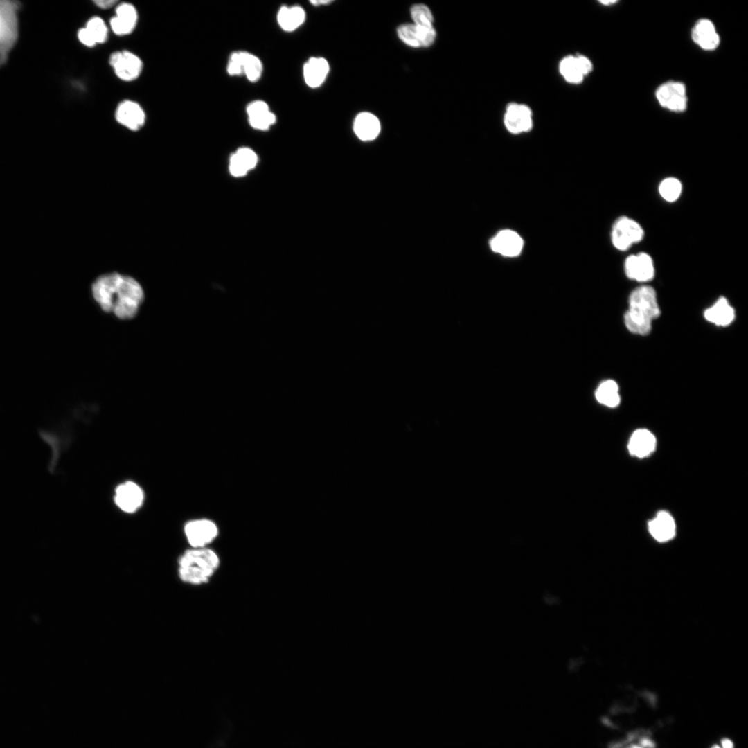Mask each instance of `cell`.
Returning <instances> with one entry per match:
<instances>
[{
    "mask_svg": "<svg viewBox=\"0 0 748 748\" xmlns=\"http://www.w3.org/2000/svg\"><path fill=\"white\" fill-rule=\"evenodd\" d=\"M93 299L101 309L121 319L136 315L144 299L139 283L131 276L116 272L105 274L92 284Z\"/></svg>",
    "mask_w": 748,
    "mask_h": 748,
    "instance_id": "6da1fadb",
    "label": "cell"
},
{
    "mask_svg": "<svg viewBox=\"0 0 748 748\" xmlns=\"http://www.w3.org/2000/svg\"><path fill=\"white\" fill-rule=\"evenodd\" d=\"M220 566V556L209 546L190 547L177 559V575L184 584L200 586L211 580Z\"/></svg>",
    "mask_w": 748,
    "mask_h": 748,
    "instance_id": "7a4b0ae2",
    "label": "cell"
},
{
    "mask_svg": "<svg viewBox=\"0 0 748 748\" xmlns=\"http://www.w3.org/2000/svg\"><path fill=\"white\" fill-rule=\"evenodd\" d=\"M628 304V309L624 315L626 328L634 334L648 335L651 330L653 320L660 315L654 289L649 285L636 287L631 292Z\"/></svg>",
    "mask_w": 748,
    "mask_h": 748,
    "instance_id": "3957f363",
    "label": "cell"
},
{
    "mask_svg": "<svg viewBox=\"0 0 748 748\" xmlns=\"http://www.w3.org/2000/svg\"><path fill=\"white\" fill-rule=\"evenodd\" d=\"M21 9V3L18 1L0 0V67L6 64L17 44Z\"/></svg>",
    "mask_w": 748,
    "mask_h": 748,
    "instance_id": "277c9868",
    "label": "cell"
},
{
    "mask_svg": "<svg viewBox=\"0 0 748 748\" xmlns=\"http://www.w3.org/2000/svg\"><path fill=\"white\" fill-rule=\"evenodd\" d=\"M184 533L190 547H208L219 536L217 523L206 517L188 521L184 526Z\"/></svg>",
    "mask_w": 748,
    "mask_h": 748,
    "instance_id": "5b68a950",
    "label": "cell"
},
{
    "mask_svg": "<svg viewBox=\"0 0 748 748\" xmlns=\"http://www.w3.org/2000/svg\"><path fill=\"white\" fill-rule=\"evenodd\" d=\"M643 235V229L637 222L627 216H621L614 223L611 239L617 249L625 251L633 244L640 242Z\"/></svg>",
    "mask_w": 748,
    "mask_h": 748,
    "instance_id": "8992f818",
    "label": "cell"
},
{
    "mask_svg": "<svg viewBox=\"0 0 748 748\" xmlns=\"http://www.w3.org/2000/svg\"><path fill=\"white\" fill-rule=\"evenodd\" d=\"M109 63L116 75L125 82L138 78L143 70L142 60L128 51H115L109 58Z\"/></svg>",
    "mask_w": 748,
    "mask_h": 748,
    "instance_id": "52a82bcc",
    "label": "cell"
},
{
    "mask_svg": "<svg viewBox=\"0 0 748 748\" xmlns=\"http://www.w3.org/2000/svg\"><path fill=\"white\" fill-rule=\"evenodd\" d=\"M145 495L142 488L132 481L118 484L114 490V501L116 506L125 513L136 512L143 504Z\"/></svg>",
    "mask_w": 748,
    "mask_h": 748,
    "instance_id": "ba28073f",
    "label": "cell"
},
{
    "mask_svg": "<svg viewBox=\"0 0 748 748\" xmlns=\"http://www.w3.org/2000/svg\"><path fill=\"white\" fill-rule=\"evenodd\" d=\"M655 95L660 105L668 110L682 112L687 107L686 89L682 82H665L658 87Z\"/></svg>",
    "mask_w": 748,
    "mask_h": 748,
    "instance_id": "9c48e42d",
    "label": "cell"
},
{
    "mask_svg": "<svg viewBox=\"0 0 748 748\" xmlns=\"http://www.w3.org/2000/svg\"><path fill=\"white\" fill-rule=\"evenodd\" d=\"M397 33L405 44L413 48L429 47L436 38V32L434 26L421 27L413 24H405L400 26Z\"/></svg>",
    "mask_w": 748,
    "mask_h": 748,
    "instance_id": "30bf717a",
    "label": "cell"
},
{
    "mask_svg": "<svg viewBox=\"0 0 748 748\" xmlns=\"http://www.w3.org/2000/svg\"><path fill=\"white\" fill-rule=\"evenodd\" d=\"M626 276L639 282H647L653 278L654 266L651 256L644 252L629 256L625 260Z\"/></svg>",
    "mask_w": 748,
    "mask_h": 748,
    "instance_id": "8fae6325",
    "label": "cell"
},
{
    "mask_svg": "<svg viewBox=\"0 0 748 748\" xmlns=\"http://www.w3.org/2000/svg\"><path fill=\"white\" fill-rule=\"evenodd\" d=\"M118 123L132 131L139 130L145 124V114L139 104L126 100L120 103L115 112Z\"/></svg>",
    "mask_w": 748,
    "mask_h": 748,
    "instance_id": "7c38bea8",
    "label": "cell"
},
{
    "mask_svg": "<svg viewBox=\"0 0 748 748\" xmlns=\"http://www.w3.org/2000/svg\"><path fill=\"white\" fill-rule=\"evenodd\" d=\"M490 246L495 253L506 257H515L522 252L524 242L517 232L505 229L498 232L490 240Z\"/></svg>",
    "mask_w": 748,
    "mask_h": 748,
    "instance_id": "4fadbf2b",
    "label": "cell"
},
{
    "mask_svg": "<svg viewBox=\"0 0 748 748\" xmlns=\"http://www.w3.org/2000/svg\"><path fill=\"white\" fill-rule=\"evenodd\" d=\"M691 37L696 44L706 51L715 49L720 42L714 24L707 19H702L696 22L692 29Z\"/></svg>",
    "mask_w": 748,
    "mask_h": 748,
    "instance_id": "5bb4252c",
    "label": "cell"
},
{
    "mask_svg": "<svg viewBox=\"0 0 748 748\" xmlns=\"http://www.w3.org/2000/svg\"><path fill=\"white\" fill-rule=\"evenodd\" d=\"M648 529L657 541L665 542L675 537L676 525L673 517L666 511L661 510L648 522Z\"/></svg>",
    "mask_w": 748,
    "mask_h": 748,
    "instance_id": "9a60e30c",
    "label": "cell"
},
{
    "mask_svg": "<svg viewBox=\"0 0 748 748\" xmlns=\"http://www.w3.org/2000/svg\"><path fill=\"white\" fill-rule=\"evenodd\" d=\"M627 447L631 455L644 458L655 449L656 438L649 430L639 429L632 434Z\"/></svg>",
    "mask_w": 748,
    "mask_h": 748,
    "instance_id": "2e32d148",
    "label": "cell"
},
{
    "mask_svg": "<svg viewBox=\"0 0 748 748\" xmlns=\"http://www.w3.org/2000/svg\"><path fill=\"white\" fill-rule=\"evenodd\" d=\"M329 71L328 61L323 57H311L304 64L303 76L305 83L312 88L319 87Z\"/></svg>",
    "mask_w": 748,
    "mask_h": 748,
    "instance_id": "e0dca14e",
    "label": "cell"
},
{
    "mask_svg": "<svg viewBox=\"0 0 748 748\" xmlns=\"http://www.w3.org/2000/svg\"><path fill=\"white\" fill-rule=\"evenodd\" d=\"M704 315L708 321L716 326H727L733 321L735 312L727 299L720 297L704 311Z\"/></svg>",
    "mask_w": 748,
    "mask_h": 748,
    "instance_id": "ac0fdd59",
    "label": "cell"
},
{
    "mask_svg": "<svg viewBox=\"0 0 748 748\" xmlns=\"http://www.w3.org/2000/svg\"><path fill=\"white\" fill-rule=\"evenodd\" d=\"M353 130L359 139L371 141L380 134V123L375 115L368 112H362L356 116Z\"/></svg>",
    "mask_w": 748,
    "mask_h": 748,
    "instance_id": "d6986e66",
    "label": "cell"
},
{
    "mask_svg": "<svg viewBox=\"0 0 748 748\" xmlns=\"http://www.w3.org/2000/svg\"><path fill=\"white\" fill-rule=\"evenodd\" d=\"M305 12L300 6H283L278 12L277 20L285 31H293L305 21Z\"/></svg>",
    "mask_w": 748,
    "mask_h": 748,
    "instance_id": "ffe728a7",
    "label": "cell"
},
{
    "mask_svg": "<svg viewBox=\"0 0 748 748\" xmlns=\"http://www.w3.org/2000/svg\"><path fill=\"white\" fill-rule=\"evenodd\" d=\"M595 395L600 404L609 407H617L621 401L618 384L612 380L603 382L597 388Z\"/></svg>",
    "mask_w": 748,
    "mask_h": 748,
    "instance_id": "44dd1931",
    "label": "cell"
},
{
    "mask_svg": "<svg viewBox=\"0 0 748 748\" xmlns=\"http://www.w3.org/2000/svg\"><path fill=\"white\" fill-rule=\"evenodd\" d=\"M242 71L251 82H256L262 71V62L258 57L245 51H240Z\"/></svg>",
    "mask_w": 748,
    "mask_h": 748,
    "instance_id": "7402d4cb",
    "label": "cell"
},
{
    "mask_svg": "<svg viewBox=\"0 0 748 748\" xmlns=\"http://www.w3.org/2000/svg\"><path fill=\"white\" fill-rule=\"evenodd\" d=\"M682 190L681 181L675 177L664 179L659 184V192L661 197L667 202L676 201Z\"/></svg>",
    "mask_w": 748,
    "mask_h": 748,
    "instance_id": "603a6c76",
    "label": "cell"
},
{
    "mask_svg": "<svg viewBox=\"0 0 748 748\" xmlns=\"http://www.w3.org/2000/svg\"><path fill=\"white\" fill-rule=\"evenodd\" d=\"M85 28L97 44H103L107 39L108 30L104 21L99 17H91L86 23Z\"/></svg>",
    "mask_w": 748,
    "mask_h": 748,
    "instance_id": "cb8c5ba5",
    "label": "cell"
},
{
    "mask_svg": "<svg viewBox=\"0 0 748 748\" xmlns=\"http://www.w3.org/2000/svg\"><path fill=\"white\" fill-rule=\"evenodd\" d=\"M413 24L421 27H432L434 17L430 9L424 4H416L411 8Z\"/></svg>",
    "mask_w": 748,
    "mask_h": 748,
    "instance_id": "d4e9b609",
    "label": "cell"
},
{
    "mask_svg": "<svg viewBox=\"0 0 748 748\" xmlns=\"http://www.w3.org/2000/svg\"><path fill=\"white\" fill-rule=\"evenodd\" d=\"M123 22L135 28L138 14L135 7L129 3H122L116 8V15Z\"/></svg>",
    "mask_w": 748,
    "mask_h": 748,
    "instance_id": "484cf974",
    "label": "cell"
},
{
    "mask_svg": "<svg viewBox=\"0 0 748 748\" xmlns=\"http://www.w3.org/2000/svg\"><path fill=\"white\" fill-rule=\"evenodd\" d=\"M249 122L255 129L266 130L276 122V116L269 110L249 117Z\"/></svg>",
    "mask_w": 748,
    "mask_h": 748,
    "instance_id": "4316f807",
    "label": "cell"
},
{
    "mask_svg": "<svg viewBox=\"0 0 748 748\" xmlns=\"http://www.w3.org/2000/svg\"><path fill=\"white\" fill-rule=\"evenodd\" d=\"M233 155L247 171L253 168L258 161L256 154L249 148H239Z\"/></svg>",
    "mask_w": 748,
    "mask_h": 748,
    "instance_id": "83f0119b",
    "label": "cell"
},
{
    "mask_svg": "<svg viewBox=\"0 0 748 748\" xmlns=\"http://www.w3.org/2000/svg\"><path fill=\"white\" fill-rule=\"evenodd\" d=\"M110 26L112 31L114 34L123 36L130 34L134 28L127 25L116 16L113 17L110 19Z\"/></svg>",
    "mask_w": 748,
    "mask_h": 748,
    "instance_id": "f1b7e54d",
    "label": "cell"
},
{
    "mask_svg": "<svg viewBox=\"0 0 748 748\" xmlns=\"http://www.w3.org/2000/svg\"><path fill=\"white\" fill-rule=\"evenodd\" d=\"M227 71L231 75H237L243 73L240 51L235 52L231 55Z\"/></svg>",
    "mask_w": 748,
    "mask_h": 748,
    "instance_id": "f546056e",
    "label": "cell"
},
{
    "mask_svg": "<svg viewBox=\"0 0 748 748\" xmlns=\"http://www.w3.org/2000/svg\"><path fill=\"white\" fill-rule=\"evenodd\" d=\"M576 71H578V69L576 66V57L567 56L560 62V72L563 75V77Z\"/></svg>",
    "mask_w": 748,
    "mask_h": 748,
    "instance_id": "4dcf8cb0",
    "label": "cell"
},
{
    "mask_svg": "<svg viewBox=\"0 0 748 748\" xmlns=\"http://www.w3.org/2000/svg\"><path fill=\"white\" fill-rule=\"evenodd\" d=\"M269 110L267 104L262 100L253 101L251 103L247 108V112L249 117L256 116Z\"/></svg>",
    "mask_w": 748,
    "mask_h": 748,
    "instance_id": "1f68e13d",
    "label": "cell"
},
{
    "mask_svg": "<svg viewBox=\"0 0 748 748\" xmlns=\"http://www.w3.org/2000/svg\"><path fill=\"white\" fill-rule=\"evenodd\" d=\"M520 118H521L507 114H505L504 124L509 132L513 134H517L521 132L519 126Z\"/></svg>",
    "mask_w": 748,
    "mask_h": 748,
    "instance_id": "d6a6232c",
    "label": "cell"
},
{
    "mask_svg": "<svg viewBox=\"0 0 748 748\" xmlns=\"http://www.w3.org/2000/svg\"><path fill=\"white\" fill-rule=\"evenodd\" d=\"M576 62L578 71L584 76L591 71L593 66L587 57L583 55L577 56Z\"/></svg>",
    "mask_w": 748,
    "mask_h": 748,
    "instance_id": "836d02e7",
    "label": "cell"
},
{
    "mask_svg": "<svg viewBox=\"0 0 748 748\" xmlns=\"http://www.w3.org/2000/svg\"><path fill=\"white\" fill-rule=\"evenodd\" d=\"M78 39L81 44L87 47H93L96 45V43L89 31L85 27L81 28L78 30Z\"/></svg>",
    "mask_w": 748,
    "mask_h": 748,
    "instance_id": "e575fe53",
    "label": "cell"
},
{
    "mask_svg": "<svg viewBox=\"0 0 748 748\" xmlns=\"http://www.w3.org/2000/svg\"><path fill=\"white\" fill-rule=\"evenodd\" d=\"M533 125V121L531 117L521 118L519 121V126L521 132L529 131Z\"/></svg>",
    "mask_w": 748,
    "mask_h": 748,
    "instance_id": "d590c367",
    "label": "cell"
},
{
    "mask_svg": "<svg viewBox=\"0 0 748 748\" xmlns=\"http://www.w3.org/2000/svg\"><path fill=\"white\" fill-rule=\"evenodd\" d=\"M93 3L98 7H99V8H100L102 9H108V8H110L111 7H112L113 6H114L117 3V1H115V0H105V1L98 0V1H94Z\"/></svg>",
    "mask_w": 748,
    "mask_h": 748,
    "instance_id": "8d00e7d4",
    "label": "cell"
},
{
    "mask_svg": "<svg viewBox=\"0 0 748 748\" xmlns=\"http://www.w3.org/2000/svg\"><path fill=\"white\" fill-rule=\"evenodd\" d=\"M720 743L721 748H733V742L728 738L722 739Z\"/></svg>",
    "mask_w": 748,
    "mask_h": 748,
    "instance_id": "74e56055",
    "label": "cell"
},
{
    "mask_svg": "<svg viewBox=\"0 0 748 748\" xmlns=\"http://www.w3.org/2000/svg\"><path fill=\"white\" fill-rule=\"evenodd\" d=\"M331 2H332L331 1H311V3L314 4V5L328 4V3H330Z\"/></svg>",
    "mask_w": 748,
    "mask_h": 748,
    "instance_id": "f35d334b",
    "label": "cell"
},
{
    "mask_svg": "<svg viewBox=\"0 0 748 748\" xmlns=\"http://www.w3.org/2000/svg\"><path fill=\"white\" fill-rule=\"evenodd\" d=\"M600 2L601 3H603V4H605V5H609V4L615 3L616 2V1H601Z\"/></svg>",
    "mask_w": 748,
    "mask_h": 748,
    "instance_id": "ab89813d",
    "label": "cell"
}]
</instances>
